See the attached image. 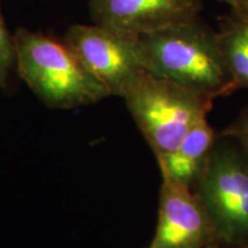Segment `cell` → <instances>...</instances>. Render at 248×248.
Here are the masks:
<instances>
[{
    "mask_svg": "<svg viewBox=\"0 0 248 248\" xmlns=\"http://www.w3.org/2000/svg\"><path fill=\"white\" fill-rule=\"evenodd\" d=\"M139 38L152 75L171 80L210 101L239 89L226 63L218 33L199 17Z\"/></svg>",
    "mask_w": 248,
    "mask_h": 248,
    "instance_id": "6da1fadb",
    "label": "cell"
},
{
    "mask_svg": "<svg viewBox=\"0 0 248 248\" xmlns=\"http://www.w3.org/2000/svg\"><path fill=\"white\" fill-rule=\"evenodd\" d=\"M15 61V47L13 36L6 27L0 6V88L7 86L9 73Z\"/></svg>",
    "mask_w": 248,
    "mask_h": 248,
    "instance_id": "30bf717a",
    "label": "cell"
},
{
    "mask_svg": "<svg viewBox=\"0 0 248 248\" xmlns=\"http://www.w3.org/2000/svg\"><path fill=\"white\" fill-rule=\"evenodd\" d=\"M217 244L212 223L191 187L162 175L159 219L150 248H201Z\"/></svg>",
    "mask_w": 248,
    "mask_h": 248,
    "instance_id": "8992f818",
    "label": "cell"
},
{
    "mask_svg": "<svg viewBox=\"0 0 248 248\" xmlns=\"http://www.w3.org/2000/svg\"><path fill=\"white\" fill-rule=\"evenodd\" d=\"M63 40L110 95L123 98L148 73L139 36L99 24H74Z\"/></svg>",
    "mask_w": 248,
    "mask_h": 248,
    "instance_id": "5b68a950",
    "label": "cell"
},
{
    "mask_svg": "<svg viewBox=\"0 0 248 248\" xmlns=\"http://www.w3.org/2000/svg\"><path fill=\"white\" fill-rule=\"evenodd\" d=\"M17 70L43 102L76 108L110 97L64 40L20 28L13 36Z\"/></svg>",
    "mask_w": 248,
    "mask_h": 248,
    "instance_id": "7a4b0ae2",
    "label": "cell"
},
{
    "mask_svg": "<svg viewBox=\"0 0 248 248\" xmlns=\"http://www.w3.org/2000/svg\"><path fill=\"white\" fill-rule=\"evenodd\" d=\"M233 11L237 16L248 20V0H240L239 4L233 8Z\"/></svg>",
    "mask_w": 248,
    "mask_h": 248,
    "instance_id": "7c38bea8",
    "label": "cell"
},
{
    "mask_svg": "<svg viewBox=\"0 0 248 248\" xmlns=\"http://www.w3.org/2000/svg\"><path fill=\"white\" fill-rule=\"evenodd\" d=\"M194 186L217 243L248 245V157L245 152L216 140Z\"/></svg>",
    "mask_w": 248,
    "mask_h": 248,
    "instance_id": "277c9868",
    "label": "cell"
},
{
    "mask_svg": "<svg viewBox=\"0 0 248 248\" xmlns=\"http://www.w3.org/2000/svg\"><path fill=\"white\" fill-rule=\"evenodd\" d=\"M216 142L215 131L203 120L191 130L169 154L157 157L161 175L188 187L197 184Z\"/></svg>",
    "mask_w": 248,
    "mask_h": 248,
    "instance_id": "ba28073f",
    "label": "cell"
},
{
    "mask_svg": "<svg viewBox=\"0 0 248 248\" xmlns=\"http://www.w3.org/2000/svg\"><path fill=\"white\" fill-rule=\"evenodd\" d=\"M218 33L226 63L238 88L248 89V20L235 15Z\"/></svg>",
    "mask_w": 248,
    "mask_h": 248,
    "instance_id": "9c48e42d",
    "label": "cell"
},
{
    "mask_svg": "<svg viewBox=\"0 0 248 248\" xmlns=\"http://www.w3.org/2000/svg\"><path fill=\"white\" fill-rule=\"evenodd\" d=\"M201 248H248V245H225L224 247L218 246L217 244H212L208 246H204Z\"/></svg>",
    "mask_w": 248,
    "mask_h": 248,
    "instance_id": "4fadbf2b",
    "label": "cell"
},
{
    "mask_svg": "<svg viewBox=\"0 0 248 248\" xmlns=\"http://www.w3.org/2000/svg\"><path fill=\"white\" fill-rule=\"evenodd\" d=\"M201 8V0H90L95 24L136 36L194 20Z\"/></svg>",
    "mask_w": 248,
    "mask_h": 248,
    "instance_id": "52a82bcc",
    "label": "cell"
},
{
    "mask_svg": "<svg viewBox=\"0 0 248 248\" xmlns=\"http://www.w3.org/2000/svg\"><path fill=\"white\" fill-rule=\"evenodd\" d=\"M218 1H222V2H225V4L230 5L232 9H233L235 6H237L238 4H239L240 0H218Z\"/></svg>",
    "mask_w": 248,
    "mask_h": 248,
    "instance_id": "5bb4252c",
    "label": "cell"
},
{
    "mask_svg": "<svg viewBox=\"0 0 248 248\" xmlns=\"http://www.w3.org/2000/svg\"><path fill=\"white\" fill-rule=\"evenodd\" d=\"M223 136L235 138L248 157V108L244 110L233 124L224 130Z\"/></svg>",
    "mask_w": 248,
    "mask_h": 248,
    "instance_id": "8fae6325",
    "label": "cell"
},
{
    "mask_svg": "<svg viewBox=\"0 0 248 248\" xmlns=\"http://www.w3.org/2000/svg\"><path fill=\"white\" fill-rule=\"evenodd\" d=\"M123 99L156 159L175 150L213 107V101L150 73Z\"/></svg>",
    "mask_w": 248,
    "mask_h": 248,
    "instance_id": "3957f363",
    "label": "cell"
}]
</instances>
